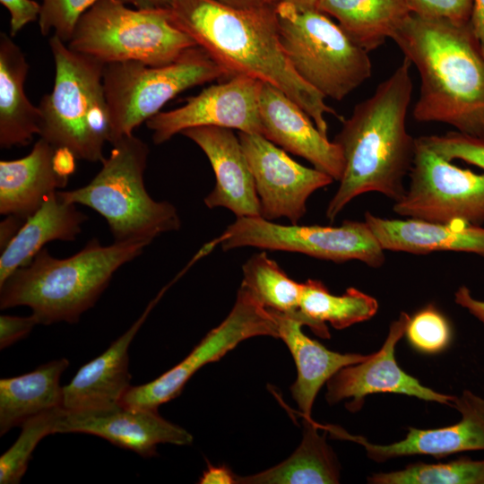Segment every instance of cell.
Returning a JSON list of instances; mask_svg holds the SVG:
<instances>
[{
  "label": "cell",
  "instance_id": "cell-1",
  "mask_svg": "<svg viewBox=\"0 0 484 484\" xmlns=\"http://www.w3.org/2000/svg\"><path fill=\"white\" fill-rule=\"evenodd\" d=\"M276 6L240 9L218 0H170L167 9L170 22L229 76L246 75L280 89L327 136L325 115L340 117L292 67L281 41Z\"/></svg>",
  "mask_w": 484,
  "mask_h": 484
},
{
  "label": "cell",
  "instance_id": "cell-2",
  "mask_svg": "<svg viewBox=\"0 0 484 484\" xmlns=\"http://www.w3.org/2000/svg\"><path fill=\"white\" fill-rule=\"evenodd\" d=\"M411 63L405 57L375 92L355 105L335 137L344 157L340 186L325 215L332 222L355 197L376 192L394 202L405 193L416 149L407 131L412 94Z\"/></svg>",
  "mask_w": 484,
  "mask_h": 484
},
{
  "label": "cell",
  "instance_id": "cell-3",
  "mask_svg": "<svg viewBox=\"0 0 484 484\" xmlns=\"http://www.w3.org/2000/svg\"><path fill=\"white\" fill-rule=\"evenodd\" d=\"M392 39L420 79L414 119L484 140V55L470 22L411 13Z\"/></svg>",
  "mask_w": 484,
  "mask_h": 484
},
{
  "label": "cell",
  "instance_id": "cell-4",
  "mask_svg": "<svg viewBox=\"0 0 484 484\" xmlns=\"http://www.w3.org/2000/svg\"><path fill=\"white\" fill-rule=\"evenodd\" d=\"M149 244L130 240L103 246L93 238L75 255L61 259L43 248L0 287V308L29 307L42 324L77 323L94 306L114 273Z\"/></svg>",
  "mask_w": 484,
  "mask_h": 484
},
{
  "label": "cell",
  "instance_id": "cell-5",
  "mask_svg": "<svg viewBox=\"0 0 484 484\" xmlns=\"http://www.w3.org/2000/svg\"><path fill=\"white\" fill-rule=\"evenodd\" d=\"M49 47L55 82L39 105V136L54 148H68L79 160L101 162L112 135L103 85L105 64L71 49L56 35Z\"/></svg>",
  "mask_w": 484,
  "mask_h": 484
},
{
  "label": "cell",
  "instance_id": "cell-6",
  "mask_svg": "<svg viewBox=\"0 0 484 484\" xmlns=\"http://www.w3.org/2000/svg\"><path fill=\"white\" fill-rule=\"evenodd\" d=\"M98 174L85 186L58 191L68 203L82 204L107 220L116 242L151 241L162 233L180 228L177 208L167 201L152 199L144 186L143 174L149 148L134 134L112 143Z\"/></svg>",
  "mask_w": 484,
  "mask_h": 484
},
{
  "label": "cell",
  "instance_id": "cell-7",
  "mask_svg": "<svg viewBox=\"0 0 484 484\" xmlns=\"http://www.w3.org/2000/svg\"><path fill=\"white\" fill-rule=\"evenodd\" d=\"M276 13L281 41L292 67L324 98L341 100L371 77L368 52L330 16L284 1Z\"/></svg>",
  "mask_w": 484,
  "mask_h": 484
},
{
  "label": "cell",
  "instance_id": "cell-8",
  "mask_svg": "<svg viewBox=\"0 0 484 484\" xmlns=\"http://www.w3.org/2000/svg\"><path fill=\"white\" fill-rule=\"evenodd\" d=\"M67 46L103 64L138 61L159 66L197 46L169 19L168 9L128 8L98 0L79 19Z\"/></svg>",
  "mask_w": 484,
  "mask_h": 484
},
{
  "label": "cell",
  "instance_id": "cell-9",
  "mask_svg": "<svg viewBox=\"0 0 484 484\" xmlns=\"http://www.w3.org/2000/svg\"><path fill=\"white\" fill-rule=\"evenodd\" d=\"M224 76H229L226 70L198 46L164 65L138 61L105 65L103 85L111 121L110 143L133 134L180 92Z\"/></svg>",
  "mask_w": 484,
  "mask_h": 484
},
{
  "label": "cell",
  "instance_id": "cell-10",
  "mask_svg": "<svg viewBox=\"0 0 484 484\" xmlns=\"http://www.w3.org/2000/svg\"><path fill=\"white\" fill-rule=\"evenodd\" d=\"M217 245L225 251L255 246L301 253L335 263L358 260L373 268L385 261V250L365 220H345L331 227L281 225L262 217H239L206 244L210 251Z\"/></svg>",
  "mask_w": 484,
  "mask_h": 484
},
{
  "label": "cell",
  "instance_id": "cell-11",
  "mask_svg": "<svg viewBox=\"0 0 484 484\" xmlns=\"http://www.w3.org/2000/svg\"><path fill=\"white\" fill-rule=\"evenodd\" d=\"M411 181L393 203L399 215L437 223H484V174L459 168L416 138Z\"/></svg>",
  "mask_w": 484,
  "mask_h": 484
},
{
  "label": "cell",
  "instance_id": "cell-12",
  "mask_svg": "<svg viewBox=\"0 0 484 484\" xmlns=\"http://www.w3.org/2000/svg\"><path fill=\"white\" fill-rule=\"evenodd\" d=\"M255 336L279 338L277 323L270 311L241 285L231 311L217 327L169 370L149 383L131 386L120 404L158 410L160 405L178 396L200 368L220 359L241 341Z\"/></svg>",
  "mask_w": 484,
  "mask_h": 484
},
{
  "label": "cell",
  "instance_id": "cell-13",
  "mask_svg": "<svg viewBox=\"0 0 484 484\" xmlns=\"http://www.w3.org/2000/svg\"><path fill=\"white\" fill-rule=\"evenodd\" d=\"M238 136L254 177L261 217L271 221L285 217L298 224L309 196L333 178L298 163L262 134L238 132Z\"/></svg>",
  "mask_w": 484,
  "mask_h": 484
},
{
  "label": "cell",
  "instance_id": "cell-14",
  "mask_svg": "<svg viewBox=\"0 0 484 484\" xmlns=\"http://www.w3.org/2000/svg\"><path fill=\"white\" fill-rule=\"evenodd\" d=\"M261 85V81L246 75L232 76L187 98L177 108L159 112L145 122L146 126L151 130L156 144L196 126H219L263 135L259 115Z\"/></svg>",
  "mask_w": 484,
  "mask_h": 484
},
{
  "label": "cell",
  "instance_id": "cell-15",
  "mask_svg": "<svg viewBox=\"0 0 484 484\" xmlns=\"http://www.w3.org/2000/svg\"><path fill=\"white\" fill-rule=\"evenodd\" d=\"M410 315L402 312L389 328L381 349L359 363L339 370L327 381L326 401L330 404L351 398L346 408L351 412L359 411L365 398L378 393H392L436 402L453 407L455 395L437 393L419 383L403 371L395 359V347L405 334Z\"/></svg>",
  "mask_w": 484,
  "mask_h": 484
},
{
  "label": "cell",
  "instance_id": "cell-16",
  "mask_svg": "<svg viewBox=\"0 0 484 484\" xmlns=\"http://www.w3.org/2000/svg\"><path fill=\"white\" fill-rule=\"evenodd\" d=\"M56 433H84L149 458L160 444L188 445L193 436L185 428L163 419L158 410L123 406L91 412L64 411Z\"/></svg>",
  "mask_w": 484,
  "mask_h": 484
},
{
  "label": "cell",
  "instance_id": "cell-17",
  "mask_svg": "<svg viewBox=\"0 0 484 484\" xmlns=\"http://www.w3.org/2000/svg\"><path fill=\"white\" fill-rule=\"evenodd\" d=\"M263 136L281 149L300 156L340 181L344 170L341 146L324 135L312 118L275 86L263 82L259 94Z\"/></svg>",
  "mask_w": 484,
  "mask_h": 484
},
{
  "label": "cell",
  "instance_id": "cell-18",
  "mask_svg": "<svg viewBox=\"0 0 484 484\" xmlns=\"http://www.w3.org/2000/svg\"><path fill=\"white\" fill-rule=\"evenodd\" d=\"M181 134L202 149L213 169L216 184L205 205L227 208L237 218L261 217L254 177L238 134L219 126H196Z\"/></svg>",
  "mask_w": 484,
  "mask_h": 484
},
{
  "label": "cell",
  "instance_id": "cell-19",
  "mask_svg": "<svg viewBox=\"0 0 484 484\" xmlns=\"http://www.w3.org/2000/svg\"><path fill=\"white\" fill-rule=\"evenodd\" d=\"M453 408L461 413L455 424L435 429L409 428L406 436L390 445H375L362 436H353L333 428L332 433L362 445L367 456L382 462L405 455L425 454L436 458L467 452L484 450V397L470 390L456 396Z\"/></svg>",
  "mask_w": 484,
  "mask_h": 484
},
{
  "label": "cell",
  "instance_id": "cell-20",
  "mask_svg": "<svg viewBox=\"0 0 484 484\" xmlns=\"http://www.w3.org/2000/svg\"><path fill=\"white\" fill-rule=\"evenodd\" d=\"M166 289L149 303L125 333L102 354L82 366L70 383L63 386V409L65 411H100L120 404L131 387L128 370L130 343Z\"/></svg>",
  "mask_w": 484,
  "mask_h": 484
},
{
  "label": "cell",
  "instance_id": "cell-21",
  "mask_svg": "<svg viewBox=\"0 0 484 484\" xmlns=\"http://www.w3.org/2000/svg\"><path fill=\"white\" fill-rule=\"evenodd\" d=\"M365 222L384 250L425 255L452 251L484 258V228L467 222L385 219L365 213Z\"/></svg>",
  "mask_w": 484,
  "mask_h": 484
},
{
  "label": "cell",
  "instance_id": "cell-22",
  "mask_svg": "<svg viewBox=\"0 0 484 484\" xmlns=\"http://www.w3.org/2000/svg\"><path fill=\"white\" fill-rule=\"evenodd\" d=\"M278 329V336L289 348L298 376L290 387L291 396L303 418L311 419L312 407L320 388L341 368L362 362L369 355L340 353L330 350L307 336L304 325L296 318L270 310Z\"/></svg>",
  "mask_w": 484,
  "mask_h": 484
},
{
  "label": "cell",
  "instance_id": "cell-23",
  "mask_svg": "<svg viewBox=\"0 0 484 484\" xmlns=\"http://www.w3.org/2000/svg\"><path fill=\"white\" fill-rule=\"evenodd\" d=\"M55 148L39 138L23 158L0 161V212L26 220L46 197L66 186L69 178L53 166Z\"/></svg>",
  "mask_w": 484,
  "mask_h": 484
},
{
  "label": "cell",
  "instance_id": "cell-24",
  "mask_svg": "<svg viewBox=\"0 0 484 484\" xmlns=\"http://www.w3.org/2000/svg\"><path fill=\"white\" fill-rule=\"evenodd\" d=\"M87 217L76 204L64 200L58 191L49 194L40 208L26 219L17 234L2 250L0 287L19 268L29 264L44 246L54 240L73 241Z\"/></svg>",
  "mask_w": 484,
  "mask_h": 484
},
{
  "label": "cell",
  "instance_id": "cell-25",
  "mask_svg": "<svg viewBox=\"0 0 484 484\" xmlns=\"http://www.w3.org/2000/svg\"><path fill=\"white\" fill-rule=\"evenodd\" d=\"M29 64L11 36L0 34V146L28 145L39 135L41 112L28 99L24 84Z\"/></svg>",
  "mask_w": 484,
  "mask_h": 484
},
{
  "label": "cell",
  "instance_id": "cell-26",
  "mask_svg": "<svg viewBox=\"0 0 484 484\" xmlns=\"http://www.w3.org/2000/svg\"><path fill=\"white\" fill-rule=\"evenodd\" d=\"M69 361L63 358L33 371L0 379V435L43 412L63 408L60 377Z\"/></svg>",
  "mask_w": 484,
  "mask_h": 484
},
{
  "label": "cell",
  "instance_id": "cell-27",
  "mask_svg": "<svg viewBox=\"0 0 484 484\" xmlns=\"http://www.w3.org/2000/svg\"><path fill=\"white\" fill-rule=\"evenodd\" d=\"M315 9L336 19L349 38L367 52L392 39L411 14L404 0H318Z\"/></svg>",
  "mask_w": 484,
  "mask_h": 484
},
{
  "label": "cell",
  "instance_id": "cell-28",
  "mask_svg": "<svg viewBox=\"0 0 484 484\" xmlns=\"http://www.w3.org/2000/svg\"><path fill=\"white\" fill-rule=\"evenodd\" d=\"M303 438L290 458L262 472L239 477L245 484H333L339 483L340 466L335 454L326 442V429L303 418Z\"/></svg>",
  "mask_w": 484,
  "mask_h": 484
},
{
  "label": "cell",
  "instance_id": "cell-29",
  "mask_svg": "<svg viewBox=\"0 0 484 484\" xmlns=\"http://www.w3.org/2000/svg\"><path fill=\"white\" fill-rule=\"evenodd\" d=\"M378 309L377 300L355 289L349 288L341 295H333L318 280L302 283L299 318L316 335L330 338L325 323L341 330L373 317Z\"/></svg>",
  "mask_w": 484,
  "mask_h": 484
},
{
  "label": "cell",
  "instance_id": "cell-30",
  "mask_svg": "<svg viewBox=\"0 0 484 484\" xmlns=\"http://www.w3.org/2000/svg\"><path fill=\"white\" fill-rule=\"evenodd\" d=\"M242 270L241 285L265 308L291 316L298 313L302 283L290 279L265 252L252 255Z\"/></svg>",
  "mask_w": 484,
  "mask_h": 484
},
{
  "label": "cell",
  "instance_id": "cell-31",
  "mask_svg": "<svg viewBox=\"0 0 484 484\" xmlns=\"http://www.w3.org/2000/svg\"><path fill=\"white\" fill-rule=\"evenodd\" d=\"M367 480L372 484H484V460L461 457L447 462H419L375 473Z\"/></svg>",
  "mask_w": 484,
  "mask_h": 484
},
{
  "label": "cell",
  "instance_id": "cell-32",
  "mask_svg": "<svg viewBox=\"0 0 484 484\" xmlns=\"http://www.w3.org/2000/svg\"><path fill=\"white\" fill-rule=\"evenodd\" d=\"M63 408L54 409L26 420L15 443L0 457V483L17 484L27 471L32 453L46 436L56 433Z\"/></svg>",
  "mask_w": 484,
  "mask_h": 484
},
{
  "label": "cell",
  "instance_id": "cell-33",
  "mask_svg": "<svg viewBox=\"0 0 484 484\" xmlns=\"http://www.w3.org/2000/svg\"><path fill=\"white\" fill-rule=\"evenodd\" d=\"M405 333L411 345L425 353L443 350L451 340L448 321L432 305L427 306L410 318Z\"/></svg>",
  "mask_w": 484,
  "mask_h": 484
},
{
  "label": "cell",
  "instance_id": "cell-34",
  "mask_svg": "<svg viewBox=\"0 0 484 484\" xmlns=\"http://www.w3.org/2000/svg\"><path fill=\"white\" fill-rule=\"evenodd\" d=\"M98 0H42L39 17L40 32L52 30L63 42L68 43L81 16Z\"/></svg>",
  "mask_w": 484,
  "mask_h": 484
},
{
  "label": "cell",
  "instance_id": "cell-35",
  "mask_svg": "<svg viewBox=\"0 0 484 484\" xmlns=\"http://www.w3.org/2000/svg\"><path fill=\"white\" fill-rule=\"evenodd\" d=\"M430 149L444 159L461 160L484 169V140L457 131L444 134L419 137Z\"/></svg>",
  "mask_w": 484,
  "mask_h": 484
},
{
  "label": "cell",
  "instance_id": "cell-36",
  "mask_svg": "<svg viewBox=\"0 0 484 484\" xmlns=\"http://www.w3.org/2000/svg\"><path fill=\"white\" fill-rule=\"evenodd\" d=\"M411 13L455 23L470 22L473 0H404Z\"/></svg>",
  "mask_w": 484,
  "mask_h": 484
},
{
  "label": "cell",
  "instance_id": "cell-37",
  "mask_svg": "<svg viewBox=\"0 0 484 484\" xmlns=\"http://www.w3.org/2000/svg\"><path fill=\"white\" fill-rule=\"evenodd\" d=\"M10 13V36L14 37L25 25L39 17L41 4L35 0H0Z\"/></svg>",
  "mask_w": 484,
  "mask_h": 484
},
{
  "label": "cell",
  "instance_id": "cell-38",
  "mask_svg": "<svg viewBox=\"0 0 484 484\" xmlns=\"http://www.w3.org/2000/svg\"><path fill=\"white\" fill-rule=\"evenodd\" d=\"M36 324L38 322L32 315L25 317L2 315L0 316V349L4 350L26 337Z\"/></svg>",
  "mask_w": 484,
  "mask_h": 484
},
{
  "label": "cell",
  "instance_id": "cell-39",
  "mask_svg": "<svg viewBox=\"0 0 484 484\" xmlns=\"http://www.w3.org/2000/svg\"><path fill=\"white\" fill-rule=\"evenodd\" d=\"M454 301L477 318L484 327V300L474 298L468 287L461 286L454 293Z\"/></svg>",
  "mask_w": 484,
  "mask_h": 484
},
{
  "label": "cell",
  "instance_id": "cell-40",
  "mask_svg": "<svg viewBox=\"0 0 484 484\" xmlns=\"http://www.w3.org/2000/svg\"><path fill=\"white\" fill-rule=\"evenodd\" d=\"M76 156L74 153L65 147L55 148L53 156V166L56 173L65 178L75 171Z\"/></svg>",
  "mask_w": 484,
  "mask_h": 484
},
{
  "label": "cell",
  "instance_id": "cell-41",
  "mask_svg": "<svg viewBox=\"0 0 484 484\" xmlns=\"http://www.w3.org/2000/svg\"><path fill=\"white\" fill-rule=\"evenodd\" d=\"M201 484H233L237 483L235 475L227 466H212L203 471L200 478Z\"/></svg>",
  "mask_w": 484,
  "mask_h": 484
},
{
  "label": "cell",
  "instance_id": "cell-42",
  "mask_svg": "<svg viewBox=\"0 0 484 484\" xmlns=\"http://www.w3.org/2000/svg\"><path fill=\"white\" fill-rule=\"evenodd\" d=\"M470 25L484 55V0H473Z\"/></svg>",
  "mask_w": 484,
  "mask_h": 484
},
{
  "label": "cell",
  "instance_id": "cell-43",
  "mask_svg": "<svg viewBox=\"0 0 484 484\" xmlns=\"http://www.w3.org/2000/svg\"><path fill=\"white\" fill-rule=\"evenodd\" d=\"M24 220H22L16 216L8 215L5 220L1 222L0 225V246L1 251L8 245L13 238L17 234Z\"/></svg>",
  "mask_w": 484,
  "mask_h": 484
},
{
  "label": "cell",
  "instance_id": "cell-44",
  "mask_svg": "<svg viewBox=\"0 0 484 484\" xmlns=\"http://www.w3.org/2000/svg\"><path fill=\"white\" fill-rule=\"evenodd\" d=\"M219 2L240 9L276 6L283 0H218Z\"/></svg>",
  "mask_w": 484,
  "mask_h": 484
},
{
  "label": "cell",
  "instance_id": "cell-45",
  "mask_svg": "<svg viewBox=\"0 0 484 484\" xmlns=\"http://www.w3.org/2000/svg\"><path fill=\"white\" fill-rule=\"evenodd\" d=\"M124 4H133L139 10L166 9L170 0H118Z\"/></svg>",
  "mask_w": 484,
  "mask_h": 484
},
{
  "label": "cell",
  "instance_id": "cell-46",
  "mask_svg": "<svg viewBox=\"0 0 484 484\" xmlns=\"http://www.w3.org/2000/svg\"><path fill=\"white\" fill-rule=\"evenodd\" d=\"M298 9L308 10L315 9L318 0H283Z\"/></svg>",
  "mask_w": 484,
  "mask_h": 484
}]
</instances>
